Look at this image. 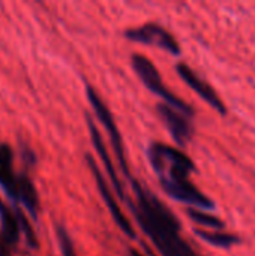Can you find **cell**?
<instances>
[{
  "instance_id": "cell-5",
  "label": "cell",
  "mask_w": 255,
  "mask_h": 256,
  "mask_svg": "<svg viewBox=\"0 0 255 256\" xmlns=\"http://www.w3.org/2000/svg\"><path fill=\"white\" fill-rule=\"evenodd\" d=\"M165 194L183 204L194 206L198 210H213L215 204L206 195H203L189 180H159Z\"/></svg>"
},
{
  "instance_id": "cell-7",
  "label": "cell",
  "mask_w": 255,
  "mask_h": 256,
  "mask_svg": "<svg viewBox=\"0 0 255 256\" xmlns=\"http://www.w3.org/2000/svg\"><path fill=\"white\" fill-rule=\"evenodd\" d=\"M176 70H177V74H179V76L204 100V102H207L215 111H218L219 114H225L227 112V108H225V105H224V102L221 100V98L218 96V93L206 82V81H203L188 64H183V63H179L177 66H176Z\"/></svg>"
},
{
  "instance_id": "cell-14",
  "label": "cell",
  "mask_w": 255,
  "mask_h": 256,
  "mask_svg": "<svg viewBox=\"0 0 255 256\" xmlns=\"http://www.w3.org/2000/svg\"><path fill=\"white\" fill-rule=\"evenodd\" d=\"M188 216L191 218V220H194L195 224H198L201 226H206V228H212V230H216V231H221V230L225 228V224L219 218L207 214V213H204L201 210H197V208H189Z\"/></svg>"
},
{
  "instance_id": "cell-13",
  "label": "cell",
  "mask_w": 255,
  "mask_h": 256,
  "mask_svg": "<svg viewBox=\"0 0 255 256\" xmlns=\"http://www.w3.org/2000/svg\"><path fill=\"white\" fill-rule=\"evenodd\" d=\"M195 234L203 242H206L207 244H212V246L221 248V249H227V248H231V246L240 243V238L237 236L221 232V231H201V230H197Z\"/></svg>"
},
{
  "instance_id": "cell-4",
  "label": "cell",
  "mask_w": 255,
  "mask_h": 256,
  "mask_svg": "<svg viewBox=\"0 0 255 256\" xmlns=\"http://www.w3.org/2000/svg\"><path fill=\"white\" fill-rule=\"evenodd\" d=\"M86 94H87V99L90 102V105L93 106L99 122L102 123V126L107 129L108 135H110V140H111V144H113V148L117 154V159L122 165V170L123 172L128 176L129 171H128V164H126V158H125V150H123V142H122V136L117 130V126L114 123V118L110 112V110L107 108V105L102 102V99L99 98V94L93 90L92 86H87L86 87Z\"/></svg>"
},
{
  "instance_id": "cell-8",
  "label": "cell",
  "mask_w": 255,
  "mask_h": 256,
  "mask_svg": "<svg viewBox=\"0 0 255 256\" xmlns=\"http://www.w3.org/2000/svg\"><path fill=\"white\" fill-rule=\"evenodd\" d=\"M158 112L164 120L165 126L168 128L173 140L179 146H186V142L192 138V126L189 120H186L179 111L164 104L158 105Z\"/></svg>"
},
{
  "instance_id": "cell-15",
  "label": "cell",
  "mask_w": 255,
  "mask_h": 256,
  "mask_svg": "<svg viewBox=\"0 0 255 256\" xmlns=\"http://www.w3.org/2000/svg\"><path fill=\"white\" fill-rule=\"evenodd\" d=\"M17 219H18V224H20V232H21V231L24 232L27 244H29L32 249H36V248H38V240H36L35 231H33V228L30 226L29 220L24 218V214H23L21 212H17Z\"/></svg>"
},
{
  "instance_id": "cell-17",
  "label": "cell",
  "mask_w": 255,
  "mask_h": 256,
  "mask_svg": "<svg viewBox=\"0 0 255 256\" xmlns=\"http://www.w3.org/2000/svg\"><path fill=\"white\" fill-rule=\"evenodd\" d=\"M131 256H144V255H141L138 250H131Z\"/></svg>"
},
{
  "instance_id": "cell-11",
  "label": "cell",
  "mask_w": 255,
  "mask_h": 256,
  "mask_svg": "<svg viewBox=\"0 0 255 256\" xmlns=\"http://www.w3.org/2000/svg\"><path fill=\"white\" fill-rule=\"evenodd\" d=\"M17 200H20L24 204L26 210L32 216L38 213V208H39L38 192L27 176H20L17 178Z\"/></svg>"
},
{
  "instance_id": "cell-12",
  "label": "cell",
  "mask_w": 255,
  "mask_h": 256,
  "mask_svg": "<svg viewBox=\"0 0 255 256\" xmlns=\"http://www.w3.org/2000/svg\"><path fill=\"white\" fill-rule=\"evenodd\" d=\"M0 220H2V231H3V240L12 246L18 243L20 238V224L17 216H14V213L11 212V208H8L2 201H0Z\"/></svg>"
},
{
  "instance_id": "cell-16",
  "label": "cell",
  "mask_w": 255,
  "mask_h": 256,
  "mask_svg": "<svg viewBox=\"0 0 255 256\" xmlns=\"http://www.w3.org/2000/svg\"><path fill=\"white\" fill-rule=\"evenodd\" d=\"M57 236H59V243H60L62 255L77 256V254H75V249H74V243H72L71 237L68 236V232H66L62 226L57 230Z\"/></svg>"
},
{
  "instance_id": "cell-6",
  "label": "cell",
  "mask_w": 255,
  "mask_h": 256,
  "mask_svg": "<svg viewBox=\"0 0 255 256\" xmlns=\"http://www.w3.org/2000/svg\"><path fill=\"white\" fill-rule=\"evenodd\" d=\"M86 162H87V165H89V168H90V171H92V174H93V177H95V180H96L98 190H99V194H101L104 202L107 204V208L110 210V214L113 216L114 222L117 224V226H119L129 238H135V231H134L131 222L126 219V216L123 214L122 208L119 207V204H117L114 195L111 194V189H110L108 183L105 182V178L102 177L101 171L98 170L96 162L93 160L92 156H86Z\"/></svg>"
},
{
  "instance_id": "cell-10",
  "label": "cell",
  "mask_w": 255,
  "mask_h": 256,
  "mask_svg": "<svg viewBox=\"0 0 255 256\" xmlns=\"http://www.w3.org/2000/svg\"><path fill=\"white\" fill-rule=\"evenodd\" d=\"M12 150L9 146H0V186L5 192L12 198L17 200V177L12 171Z\"/></svg>"
},
{
  "instance_id": "cell-3",
  "label": "cell",
  "mask_w": 255,
  "mask_h": 256,
  "mask_svg": "<svg viewBox=\"0 0 255 256\" xmlns=\"http://www.w3.org/2000/svg\"><path fill=\"white\" fill-rule=\"evenodd\" d=\"M125 38L132 42H140L146 45H155L173 56L180 54V46L177 40L173 38L171 33H168L164 27L149 22L137 28H129L125 32Z\"/></svg>"
},
{
  "instance_id": "cell-9",
  "label": "cell",
  "mask_w": 255,
  "mask_h": 256,
  "mask_svg": "<svg viewBox=\"0 0 255 256\" xmlns=\"http://www.w3.org/2000/svg\"><path fill=\"white\" fill-rule=\"evenodd\" d=\"M87 126H89V132H90L93 146H95V148H96V152H98V156H99V159L102 160V164H104V166H105V170H107V172H108V176H110V180H111V183H113L116 192L119 194L120 198H123V196H125L123 188H122V184H120V182H119V177H117V174H116V170H114V166H113V162H111V159H110V156H108L107 147H105V144H104V141H102L101 134L98 132L96 126L93 124V122H92L89 117H87Z\"/></svg>"
},
{
  "instance_id": "cell-1",
  "label": "cell",
  "mask_w": 255,
  "mask_h": 256,
  "mask_svg": "<svg viewBox=\"0 0 255 256\" xmlns=\"http://www.w3.org/2000/svg\"><path fill=\"white\" fill-rule=\"evenodd\" d=\"M147 156L159 180H189L195 171L194 162L183 152L162 142H153Z\"/></svg>"
},
{
  "instance_id": "cell-2",
  "label": "cell",
  "mask_w": 255,
  "mask_h": 256,
  "mask_svg": "<svg viewBox=\"0 0 255 256\" xmlns=\"http://www.w3.org/2000/svg\"><path fill=\"white\" fill-rule=\"evenodd\" d=\"M132 66L137 72V75L141 78V81L144 82V86L152 92L155 93L156 96L162 98L168 106H171L173 110L188 116V117H192L194 116V110L186 104L183 102L182 99H179L176 94H173L162 82V78L158 72V69L155 68V64L144 56H140V54H135L132 56Z\"/></svg>"
}]
</instances>
